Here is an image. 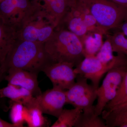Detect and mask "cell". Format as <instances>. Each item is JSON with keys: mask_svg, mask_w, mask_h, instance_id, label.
<instances>
[{"mask_svg": "<svg viewBox=\"0 0 127 127\" xmlns=\"http://www.w3.org/2000/svg\"><path fill=\"white\" fill-rule=\"evenodd\" d=\"M5 80L8 84L21 87L27 89L36 97L41 94L37 81L38 75L21 69H14L7 72Z\"/></svg>", "mask_w": 127, "mask_h": 127, "instance_id": "obj_11", "label": "cell"}, {"mask_svg": "<svg viewBox=\"0 0 127 127\" xmlns=\"http://www.w3.org/2000/svg\"><path fill=\"white\" fill-rule=\"evenodd\" d=\"M119 5L127 8V0H109Z\"/></svg>", "mask_w": 127, "mask_h": 127, "instance_id": "obj_27", "label": "cell"}, {"mask_svg": "<svg viewBox=\"0 0 127 127\" xmlns=\"http://www.w3.org/2000/svg\"><path fill=\"white\" fill-rule=\"evenodd\" d=\"M127 70V59L116 64L107 72L102 84L97 90L95 114L100 116L107 104L116 96Z\"/></svg>", "mask_w": 127, "mask_h": 127, "instance_id": "obj_5", "label": "cell"}, {"mask_svg": "<svg viewBox=\"0 0 127 127\" xmlns=\"http://www.w3.org/2000/svg\"><path fill=\"white\" fill-rule=\"evenodd\" d=\"M99 51L95 56L102 63L107 64L116 61L124 55L117 54V56L114 55V52L111 41L108 37Z\"/></svg>", "mask_w": 127, "mask_h": 127, "instance_id": "obj_19", "label": "cell"}, {"mask_svg": "<svg viewBox=\"0 0 127 127\" xmlns=\"http://www.w3.org/2000/svg\"><path fill=\"white\" fill-rule=\"evenodd\" d=\"M103 35L99 32H88L82 42L85 57L96 56L103 43Z\"/></svg>", "mask_w": 127, "mask_h": 127, "instance_id": "obj_17", "label": "cell"}, {"mask_svg": "<svg viewBox=\"0 0 127 127\" xmlns=\"http://www.w3.org/2000/svg\"><path fill=\"white\" fill-rule=\"evenodd\" d=\"M25 106V122L30 127H48L49 124L43 113L36 104L35 97Z\"/></svg>", "mask_w": 127, "mask_h": 127, "instance_id": "obj_15", "label": "cell"}, {"mask_svg": "<svg viewBox=\"0 0 127 127\" xmlns=\"http://www.w3.org/2000/svg\"><path fill=\"white\" fill-rule=\"evenodd\" d=\"M72 64L67 62L50 64L44 68L43 72L52 83L53 88L66 90L75 84L77 75Z\"/></svg>", "mask_w": 127, "mask_h": 127, "instance_id": "obj_8", "label": "cell"}, {"mask_svg": "<svg viewBox=\"0 0 127 127\" xmlns=\"http://www.w3.org/2000/svg\"><path fill=\"white\" fill-rule=\"evenodd\" d=\"M32 4L31 10L17 30L18 39L45 43L52 35L56 27L45 11Z\"/></svg>", "mask_w": 127, "mask_h": 127, "instance_id": "obj_3", "label": "cell"}, {"mask_svg": "<svg viewBox=\"0 0 127 127\" xmlns=\"http://www.w3.org/2000/svg\"><path fill=\"white\" fill-rule=\"evenodd\" d=\"M6 74V73L4 71L2 68H0V84L4 79H5ZM4 98L1 97L0 96V106L1 105L2 106L1 104L3 103L2 101Z\"/></svg>", "mask_w": 127, "mask_h": 127, "instance_id": "obj_26", "label": "cell"}, {"mask_svg": "<svg viewBox=\"0 0 127 127\" xmlns=\"http://www.w3.org/2000/svg\"><path fill=\"white\" fill-rule=\"evenodd\" d=\"M125 108V109H126V111H127V106L125 107H119V108Z\"/></svg>", "mask_w": 127, "mask_h": 127, "instance_id": "obj_30", "label": "cell"}, {"mask_svg": "<svg viewBox=\"0 0 127 127\" xmlns=\"http://www.w3.org/2000/svg\"><path fill=\"white\" fill-rule=\"evenodd\" d=\"M117 29L127 36V16Z\"/></svg>", "mask_w": 127, "mask_h": 127, "instance_id": "obj_25", "label": "cell"}, {"mask_svg": "<svg viewBox=\"0 0 127 127\" xmlns=\"http://www.w3.org/2000/svg\"><path fill=\"white\" fill-rule=\"evenodd\" d=\"M86 78L77 75L75 84L66 91V104L79 108L85 113H95L93 104L97 98V88L89 84Z\"/></svg>", "mask_w": 127, "mask_h": 127, "instance_id": "obj_6", "label": "cell"}, {"mask_svg": "<svg viewBox=\"0 0 127 127\" xmlns=\"http://www.w3.org/2000/svg\"><path fill=\"white\" fill-rule=\"evenodd\" d=\"M83 112L79 108L71 109H63L57 121L51 127H75L79 117Z\"/></svg>", "mask_w": 127, "mask_h": 127, "instance_id": "obj_18", "label": "cell"}, {"mask_svg": "<svg viewBox=\"0 0 127 127\" xmlns=\"http://www.w3.org/2000/svg\"><path fill=\"white\" fill-rule=\"evenodd\" d=\"M0 127H17L12 123L7 122L0 119Z\"/></svg>", "mask_w": 127, "mask_h": 127, "instance_id": "obj_28", "label": "cell"}, {"mask_svg": "<svg viewBox=\"0 0 127 127\" xmlns=\"http://www.w3.org/2000/svg\"><path fill=\"white\" fill-rule=\"evenodd\" d=\"M75 5L79 15L84 21L89 32H99L102 33L95 18L86 7L78 0H76Z\"/></svg>", "mask_w": 127, "mask_h": 127, "instance_id": "obj_20", "label": "cell"}, {"mask_svg": "<svg viewBox=\"0 0 127 127\" xmlns=\"http://www.w3.org/2000/svg\"><path fill=\"white\" fill-rule=\"evenodd\" d=\"M127 101V70L116 96L107 104L103 111H109L122 105Z\"/></svg>", "mask_w": 127, "mask_h": 127, "instance_id": "obj_22", "label": "cell"}, {"mask_svg": "<svg viewBox=\"0 0 127 127\" xmlns=\"http://www.w3.org/2000/svg\"><path fill=\"white\" fill-rule=\"evenodd\" d=\"M35 102L43 114L57 118L66 104V91L53 87L35 97Z\"/></svg>", "mask_w": 127, "mask_h": 127, "instance_id": "obj_10", "label": "cell"}, {"mask_svg": "<svg viewBox=\"0 0 127 127\" xmlns=\"http://www.w3.org/2000/svg\"><path fill=\"white\" fill-rule=\"evenodd\" d=\"M103 119L95 113L81 114L75 127H107Z\"/></svg>", "mask_w": 127, "mask_h": 127, "instance_id": "obj_23", "label": "cell"}, {"mask_svg": "<svg viewBox=\"0 0 127 127\" xmlns=\"http://www.w3.org/2000/svg\"><path fill=\"white\" fill-rule=\"evenodd\" d=\"M32 7V0H2L0 2V16L18 30Z\"/></svg>", "mask_w": 127, "mask_h": 127, "instance_id": "obj_9", "label": "cell"}, {"mask_svg": "<svg viewBox=\"0 0 127 127\" xmlns=\"http://www.w3.org/2000/svg\"><path fill=\"white\" fill-rule=\"evenodd\" d=\"M76 0H32V1L50 16L57 28Z\"/></svg>", "mask_w": 127, "mask_h": 127, "instance_id": "obj_12", "label": "cell"}, {"mask_svg": "<svg viewBox=\"0 0 127 127\" xmlns=\"http://www.w3.org/2000/svg\"><path fill=\"white\" fill-rule=\"evenodd\" d=\"M52 63L48 55L45 43L17 39L5 61L3 70L21 69L38 75Z\"/></svg>", "mask_w": 127, "mask_h": 127, "instance_id": "obj_1", "label": "cell"}, {"mask_svg": "<svg viewBox=\"0 0 127 127\" xmlns=\"http://www.w3.org/2000/svg\"><path fill=\"white\" fill-rule=\"evenodd\" d=\"M2 0H0V2L1 1H2Z\"/></svg>", "mask_w": 127, "mask_h": 127, "instance_id": "obj_31", "label": "cell"}, {"mask_svg": "<svg viewBox=\"0 0 127 127\" xmlns=\"http://www.w3.org/2000/svg\"><path fill=\"white\" fill-rule=\"evenodd\" d=\"M127 106V102L125 103H124L122 105H121V106H119L115 108H117L119 107H125ZM114 109V108H113Z\"/></svg>", "mask_w": 127, "mask_h": 127, "instance_id": "obj_29", "label": "cell"}, {"mask_svg": "<svg viewBox=\"0 0 127 127\" xmlns=\"http://www.w3.org/2000/svg\"><path fill=\"white\" fill-rule=\"evenodd\" d=\"M95 18L104 35L117 29L127 16V8L109 0H78Z\"/></svg>", "mask_w": 127, "mask_h": 127, "instance_id": "obj_4", "label": "cell"}, {"mask_svg": "<svg viewBox=\"0 0 127 127\" xmlns=\"http://www.w3.org/2000/svg\"><path fill=\"white\" fill-rule=\"evenodd\" d=\"M76 2L56 28H62L71 32L78 37L82 43L89 32L84 21L75 7Z\"/></svg>", "mask_w": 127, "mask_h": 127, "instance_id": "obj_14", "label": "cell"}, {"mask_svg": "<svg viewBox=\"0 0 127 127\" xmlns=\"http://www.w3.org/2000/svg\"><path fill=\"white\" fill-rule=\"evenodd\" d=\"M123 56L120 59L111 63H102L95 56L86 57L74 68L77 75L90 80L92 84L98 88L100 80L103 75L116 64L127 59Z\"/></svg>", "mask_w": 127, "mask_h": 127, "instance_id": "obj_7", "label": "cell"}, {"mask_svg": "<svg viewBox=\"0 0 127 127\" xmlns=\"http://www.w3.org/2000/svg\"><path fill=\"white\" fill-rule=\"evenodd\" d=\"M0 96L22 103L24 105L30 102L34 97L32 94L27 89L8 84L7 87L0 89Z\"/></svg>", "mask_w": 127, "mask_h": 127, "instance_id": "obj_16", "label": "cell"}, {"mask_svg": "<svg viewBox=\"0 0 127 127\" xmlns=\"http://www.w3.org/2000/svg\"><path fill=\"white\" fill-rule=\"evenodd\" d=\"M17 39V28L0 16V68L3 69L7 55Z\"/></svg>", "mask_w": 127, "mask_h": 127, "instance_id": "obj_13", "label": "cell"}, {"mask_svg": "<svg viewBox=\"0 0 127 127\" xmlns=\"http://www.w3.org/2000/svg\"><path fill=\"white\" fill-rule=\"evenodd\" d=\"M10 118L12 123L17 127H23V124L25 123V106L22 103L11 100L10 101Z\"/></svg>", "mask_w": 127, "mask_h": 127, "instance_id": "obj_24", "label": "cell"}, {"mask_svg": "<svg viewBox=\"0 0 127 127\" xmlns=\"http://www.w3.org/2000/svg\"><path fill=\"white\" fill-rule=\"evenodd\" d=\"M45 47L52 63L67 62L76 67L85 58L82 41L75 34L65 29H55L45 42Z\"/></svg>", "mask_w": 127, "mask_h": 127, "instance_id": "obj_2", "label": "cell"}, {"mask_svg": "<svg viewBox=\"0 0 127 127\" xmlns=\"http://www.w3.org/2000/svg\"><path fill=\"white\" fill-rule=\"evenodd\" d=\"M109 38L114 52L127 57V36L118 31L112 34H107Z\"/></svg>", "mask_w": 127, "mask_h": 127, "instance_id": "obj_21", "label": "cell"}]
</instances>
